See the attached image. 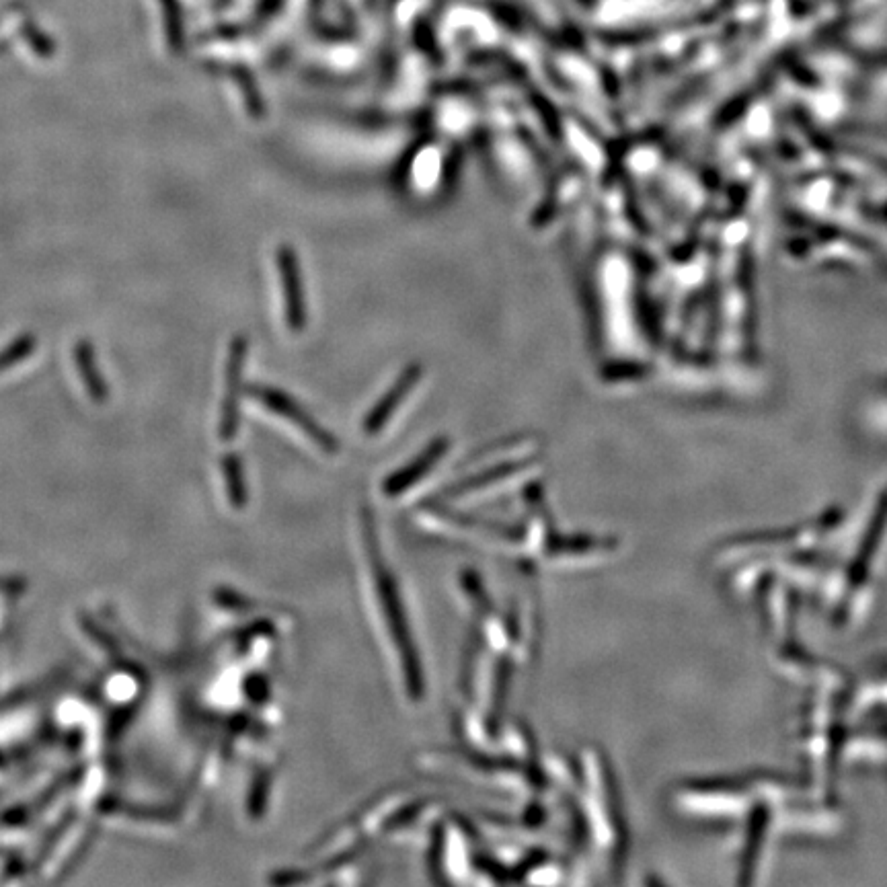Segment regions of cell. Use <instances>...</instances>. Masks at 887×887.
<instances>
[{
  "mask_svg": "<svg viewBox=\"0 0 887 887\" xmlns=\"http://www.w3.org/2000/svg\"><path fill=\"white\" fill-rule=\"evenodd\" d=\"M368 557H370V571L376 598L380 600V612L384 619V627H387L393 643L397 645L401 672L405 678V686L411 699H421L423 694V674L419 664V653L413 645V637L409 635L407 616L403 610V600L399 596L397 582L391 577L384 559L380 555V549L376 547L374 536H368Z\"/></svg>",
  "mask_w": 887,
  "mask_h": 887,
  "instance_id": "cell-1",
  "label": "cell"
},
{
  "mask_svg": "<svg viewBox=\"0 0 887 887\" xmlns=\"http://www.w3.org/2000/svg\"><path fill=\"white\" fill-rule=\"evenodd\" d=\"M255 397H257L261 403H265V405H267L269 409H272L274 413H278V415H282L284 419H288L290 423H294V426H296L306 438H311V440H313L323 452L333 454V452L339 450V444H337V440L333 438V434L327 432L315 417L308 415L298 403H294V401H292L290 397H286L284 393L263 387V389H255Z\"/></svg>",
  "mask_w": 887,
  "mask_h": 887,
  "instance_id": "cell-2",
  "label": "cell"
},
{
  "mask_svg": "<svg viewBox=\"0 0 887 887\" xmlns=\"http://www.w3.org/2000/svg\"><path fill=\"white\" fill-rule=\"evenodd\" d=\"M278 269L284 284V302H286V321L294 333L302 331L306 325V304H304V288L296 253L284 245L278 249Z\"/></svg>",
  "mask_w": 887,
  "mask_h": 887,
  "instance_id": "cell-3",
  "label": "cell"
},
{
  "mask_svg": "<svg viewBox=\"0 0 887 887\" xmlns=\"http://www.w3.org/2000/svg\"><path fill=\"white\" fill-rule=\"evenodd\" d=\"M419 378H421L419 364H411L401 372L399 380L387 391V395H384L368 413V417L364 421V432L368 436H374L384 428V423L393 417V413L401 407V403L407 399V395L417 387Z\"/></svg>",
  "mask_w": 887,
  "mask_h": 887,
  "instance_id": "cell-4",
  "label": "cell"
},
{
  "mask_svg": "<svg viewBox=\"0 0 887 887\" xmlns=\"http://www.w3.org/2000/svg\"><path fill=\"white\" fill-rule=\"evenodd\" d=\"M448 446L450 444L446 438L434 440L413 462H409L407 467H403L401 471H397L395 475H391L387 479V483H384V493H387L389 497H397V495H403L409 487L417 485L438 465V460L448 452Z\"/></svg>",
  "mask_w": 887,
  "mask_h": 887,
  "instance_id": "cell-5",
  "label": "cell"
},
{
  "mask_svg": "<svg viewBox=\"0 0 887 887\" xmlns=\"http://www.w3.org/2000/svg\"><path fill=\"white\" fill-rule=\"evenodd\" d=\"M243 356H245V343L237 341L233 347V354H230V364H228V389H226V401H224V411H222V423H220V432L222 438H233L237 434V421H239V403H237V387H239V378H241V366H243Z\"/></svg>",
  "mask_w": 887,
  "mask_h": 887,
  "instance_id": "cell-6",
  "label": "cell"
},
{
  "mask_svg": "<svg viewBox=\"0 0 887 887\" xmlns=\"http://www.w3.org/2000/svg\"><path fill=\"white\" fill-rule=\"evenodd\" d=\"M224 481H226V491H228L230 501H233L237 508H241L247 501V493H245L243 471H241L237 456L224 458Z\"/></svg>",
  "mask_w": 887,
  "mask_h": 887,
  "instance_id": "cell-7",
  "label": "cell"
},
{
  "mask_svg": "<svg viewBox=\"0 0 887 887\" xmlns=\"http://www.w3.org/2000/svg\"><path fill=\"white\" fill-rule=\"evenodd\" d=\"M3 586H5V582H0V588H3Z\"/></svg>",
  "mask_w": 887,
  "mask_h": 887,
  "instance_id": "cell-8",
  "label": "cell"
}]
</instances>
